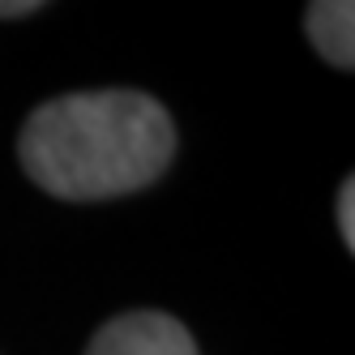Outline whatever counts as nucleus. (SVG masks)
I'll return each instance as SVG.
<instances>
[{
    "label": "nucleus",
    "instance_id": "obj_1",
    "mask_svg": "<svg viewBox=\"0 0 355 355\" xmlns=\"http://www.w3.org/2000/svg\"><path fill=\"white\" fill-rule=\"evenodd\" d=\"M175 155L163 103L137 90H86L26 116L17 159L31 180L64 201H107L159 180Z\"/></svg>",
    "mask_w": 355,
    "mask_h": 355
},
{
    "label": "nucleus",
    "instance_id": "obj_2",
    "mask_svg": "<svg viewBox=\"0 0 355 355\" xmlns=\"http://www.w3.org/2000/svg\"><path fill=\"white\" fill-rule=\"evenodd\" d=\"M86 355H197V347L167 313H124L90 338Z\"/></svg>",
    "mask_w": 355,
    "mask_h": 355
},
{
    "label": "nucleus",
    "instance_id": "obj_3",
    "mask_svg": "<svg viewBox=\"0 0 355 355\" xmlns=\"http://www.w3.org/2000/svg\"><path fill=\"white\" fill-rule=\"evenodd\" d=\"M304 26H309L313 47L329 64H338V69L355 64V5H347V0H317V5H309Z\"/></svg>",
    "mask_w": 355,
    "mask_h": 355
},
{
    "label": "nucleus",
    "instance_id": "obj_5",
    "mask_svg": "<svg viewBox=\"0 0 355 355\" xmlns=\"http://www.w3.org/2000/svg\"><path fill=\"white\" fill-rule=\"evenodd\" d=\"M26 13H39L35 0H17V5H0V17H26Z\"/></svg>",
    "mask_w": 355,
    "mask_h": 355
},
{
    "label": "nucleus",
    "instance_id": "obj_4",
    "mask_svg": "<svg viewBox=\"0 0 355 355\" xmlns=\"http://www.w3.org/2000/svg\"><path fill=\"white\" fill-rule=\"evenodd\" d=\"M338 227H343V240L351 248L355 244V184L351 180H343V189H338Z\"/></svg>",
    "mask_w": 355,
    "mask_h": 355
}]
</instances>
